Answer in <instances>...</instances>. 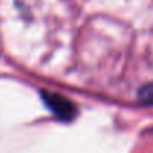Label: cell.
Masks as SVG:
<instances>
[{"label":"cell","mask_w":153,"mask_h":153,"mask_svg":"<svg viewBox=\"0 0 153 153\" xmlns=\"http://www.w3.org/2000/svg\"><path fill=\"white\" fill-rule=\"evenodd\" d=\"M40 95H42V100L45 102V105L59 120L70 122L76 117V114H77L76 105L68 98H65L64 95H59V94H55V92H46V91H42Z\"/></svg>","instance_id":"6da1fadb"},{"label":"cell","mask_w":153,"mask_h":153,"mask_svg":"<svg viewBox=\"0 0 153 153\" xmlns=\"http://www.w3.org/2000/svg\"><path fill=\"white\" fill-rule=\"evenodd\" d=\"M138 100L143 102V104L153 105V82L141 86L138 89Z\"/></svg>","instance_id":"7a4b0ae2"}]
</instances>
